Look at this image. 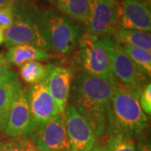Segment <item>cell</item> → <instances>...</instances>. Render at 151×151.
<instances>
[{
	"mask_svg": "<svg viewBox=\"0 0 151 151\" xmlns=\"http://www.w3.org/2000/svg\"><path fill=\"white\" fill-rule=\"evenodd\" d=\"M75 77V69L50 64L47 76L44 80L49 92L56 103L60 113H64L68 104L70 87Z\"/></svg>",
	"mask_w": 151,
	"mask_h": 151,
	"instance_id": "7c38bea8",
	"label": "cell"
},
{
	"mask_svg": "<svg viewBox=\"0 0 151 151\" xmlns=\"http://www.w3.org/2000/svg\"><path fill=\"white\" fill-rule=\"evenodd\" d=\"M0 62H8V61L6 60L4 55L2 54V53H0Z\"/></svg>",
	"mask_w": 151,
	"mask_h": 151,
	"instance_id": "f1b7e54d",
	"label": "cell"
},
{
	"mask_svg": "<svg viewBox=\"0 0 151 151\" xmlns=\"http://www.w3.org/2000/svg\"><path fill=\"white\" fill-rule=\"evenodd\" d=\"M89 14L85 31L97 36L111 35L119 27L120 7L116 0H88Z\"/></svg>",
	"mask_w": 151,
	"mask_h": 151,
	"instance_id": "8992f818",
	"label": "cell"
},
{
	"mask_svg": "<svg viewBox=\"0 0 151 151\" xmlns=\"http://www.w3.org/2000/svg\"><path fill=\"white\" fill-rule=\"evenodd\" d=\"M145 1H146L147 3H149V4H150V2H151V0H145Z\"/></svg>",
	"mask_w": 151,
	"mask_h": 151,
	"instance_id": "d6a6232c",
	"label": "cell"
},
{
	"mask_svg": "<svg viewBox=\"0 0 151 151\" xmlns=\"http://www.w3.org/2000/svg\"><path fill=\"white\" fill-rule=\"evenodd\" d=\"M108 51L115 81L124 85L139 87H144L148 83V78L135 66L111 35L108 38Z\"/></svg>",
	"mask_w": 151,
	"mask_h": 151,
	"instance_id": "9c48e42d",
	"label": "cell"
},
{
	"mask_svg": "<svg viewBox=\"0 0 151 151\" xmlns=\"http://www.w3.org/2000/svg\"><path fill=\"white\" fill-rule=\"evenodd\" d=\"M107 140H105L104 143L103 142V143H100L99 141H97V144L95 145V146L90 151H108V146Z\"/></svg>",
	"mask_w": 151,
	"mask_h": 151,
	"instance_id": "484cf974",
	"label": "cell"
},
{
	"mask_svg": "<svg viewBox=\"0 0 151 151\" xmlns=\"http://www.w3.org/2000/svg\"><path fill=\"white\" fill-rule=\"evenodd\" d=\"M29 139H19L4 141V151H29Z\"/></svg>",
	"mask_w": 151,
	"mask_h": 151,
	"instance_id": "603a6c76",
	"label": "cell"
},
{
	"mask_svg": "<svg viewBox=\"0 0 151 151\" xmlns=\"http://www.w3.org/2000/svg\"><path fill=\"white\" fill-rule=\"evenodd\" d=\"M4 56L9 64L20 66L29 61L47 60L54 55L47 50L35 45H20L9 48Z\"/></svg>",
	"mask_w": 151,
	"mask_h": 151,
	"instance_id": "9a60e30c",
	"label": "cell"
},
{
	"mask_svg": "<svg viewBox=\"0 0 151 151\" xmlns=\"http://www.w3.org/2000/svg\"><path fill=\"white\" fill-rule=\"evenodd\" d=\"M64 113L70 151L91 150L97 144V138L88 119L70 103Z\"/></svg>",
	"mask_w": 151,
	"mask_h": 151,
	"instance_id": "ba28073f",
	"label": "cell"
},
{
	"mask_svg": "<svg viewBox=\"0 0 151 151\" xmlns=\"http://www.w3.org/2000/svg\"><path fill=\"white\" fill-rule=\"evenodd\" d=\"M4 43L8 48L31 45L46 50L41 9L29 3H14V20L4 31Z\"/></svg>",
	"mask_w": 151,
	"mask_h": 151,
	"instance_id": "277c9868",
	"label": "cell"
},
{
	"mask_svg": "<svg viewBox=\"0 0 151 151\" xmlns=\"http://www.w3.org/2000/svg\"><path fill=\"white\" fill-rule=\"evenodd\" d=\"M29 151H41L38 150L35 146L33 145V143L29 140Z\"/></svg>",
	"mask_w": 151,
	"mask_h": 151,
	"instance_id": "4316f807",
	"label": "cell"
},
{
	"mask_svg": "<svg viewBox=\"0 0 151 151\" xmlns=\"http://www.w3.org/2000/svg\"><path fill=\"white\" fill-rule=\"evenodd\" d=\"M10 0H0V7L4 6V4H6L8 2H9Z\"/></svg>",
	"mask_w": 151,
	"mask_h": 151,
	"instance_id": "f546056e",
	"label": "cell"
},
{
	"mask_svg": "<svg viewBox=\"0 0 151 151\" xmlns=\"http://www.w3.org/2000/svg\"><path fill=\"white\" fill-rule=\"evenodd\" d=\"M109 35L97 36L85 31L79 42L75 57L77 70L114 80L108 51Z\"/></svg>",
	"mask_w": 151,
	"mask_h": 151,
	"instance_id": "5b68a950",
	"label": "cell"
},
{
	"mask_svg": "<svg viewBox=\"0 0 151 151\" xmlns=\"http://www.w3.org/2000/svg\"><path fill=\"white\" fill-rule=\"evenodd\" d=\"M119 7V28L150 32V4L145 0H121Z\"/></svg>",
	"mask_w": 151,
	"mask_h": 151,
	"instance_id": "4fadbf2b",
	"label": "cell"
},
{
	"mask_svg": "<svg viewBox=\"0 0 151 151\" xmlns=\"http://www.w3.org/2000/svg\"><path fill=\"white\" fill-rule=\"evenodd\" d=\"M0 151H4V141H0Z\"/></svg>",
	"mask_w": 151,
	"mask_h": 151,
	"instance_id": "4dcf8cb0",
	"label": "cell"
},
{
	"mask_svg": "<svg viewBox=\"0 0 151 151\" xmlns=\"http://www.w3.org/2000/svg\"><path fill=\"white\" fill-rule=\"evenodd\" d=\"M136 151H151V143L148 129L135 137Z\"/></svg>",
	"mask_w": 151,
	"mask_h": 151,
	"instance_id": "cb8c5ba5",
	"label": "cell"
},
{
	"mask_svg": "<svg viewBox=\"0 0 151 151\" xmlns=\"http://www.w3.org/2000/svg\"><path fill=\"white\" fill-rule=\"evenodd\" d=\"M143 88L114 81L111 100L113 132L135 138L149 128L148 116L142 111L139 104Z\"/></svg>",
	"mask_w": 151,
	"mask_h": 151,
	"instance_id": "7a4b0ae2",
	"label": "cell"
},
{
	"mask_svg": "<svg viewBox=\"0 0 151 151\" xmlns=\"http://www.w3.org/2000/svg\"><path fill=\"white\" fill-rule=\"evenodd\" d=\"M4 43V31L0 29V45Z\"/></svg>",
	"mask_w": 151,
	"mask_h": 151,
	"instance_id": "83f0119b",
	"label": "cell"
},
{
	"mask_svg": "<svg viewBox=\"0 0 151 151\" xmlns=\"http://www.w3.org/2000/svg\"><path fill=\"white\" fill-rule=\"evenodd\" d=\"M114 81L78 70L70 87L68 103L88 119L97 141L108 139L113 132L111 100Z\"/></svg>",
	"mask_w": 151,
	"mask_h": 151,
	"instance_id": "6da1fadb",
	"label": "cell"
},
{
	"mask_svg": "<svg viewBox=\"0 0 151 151\" xmlns=\"http://www.w3.org/2000/svg\"><path fill=\"white\" fill-rule=\"evenodd\" d=\"M47 1H49V2L51 3V4H55V1H56V0H47Z\"/></svg>",
	"mask_w": 151,
	"mask_h": 151,
	"instance_id": "1f68e13d",
	"label": "cell"
},
{
	"mask_svg": "<svg viewBox=\"0 0 151 151\" xmlns=\"http://www.w3.org/2000/svg\"><path fill=\"white\" fill-rule=\"evenodd\" d=\"M4 134L10 139H29L31 134V117L26 86H21L13 102Z\"/></svg>",
	"mask_w": 151,
	"mask_h": 151,
	"instance_id": "30bf717a",
	"label": "cell"
},
{
	"mask_svg": "<svg viewBox=\"0 0 151 151\" xmlns=\"http://www.w3.org/2000/svg\"><path fill=\"white\" fill-rule=\"evenodd\" d=\"M41 151H70L65 113H60L29 139Z\"/></svg>",
	"mask_w": 151,
	"mask_h": 151,
	"instance_id": "8fae6325",
	"label": "cell"
},
{
	"mask_svg": "<svg viewBox=\"0 0 151 151\" xmlns=\"http://www.w3.org/2000/svg\"><path fill=\"white\" fill-rule=\"evenodd\" d=\"M13 71L8 62H0V82L7 78Z\"/></svg>",
	"mask_w": 151,
	"mask_h": 151,
	"instance_id": "d4e9b609",
	"label": "cell"
},
{
	"mask_svg": "<svg viewBox=\"0 0 151 151\" xmlns=\"http://www.w3.org/2000/svg\"><path fill=\"white\" fill-rule=\"evenodd\" d=\"M58 11L76 21L84 23L89 14L88 0H56Z\"/></svg>",
	"mask_w": 151,
	"mask_h": 151,
	"instance_id": "e0dca14e",
	"label": "cell"
},
{
	"mask_svg": "<svg viewBox=\"0 0 151 151\" xmlns=\"http://www.w3.org/2000/svg\"><path fill=\"white\" fill-rule=\"evenodd\" d=\"M22 86L15 71L0 82V133L4 134L11 106Z\"/></svg>",
	"mask_w": 151,
	"mask_h": 151,
	"instance_id": "5bb4252c",
	"label": "cell"
},
{
	"mask_svg": "<svg viewBox=\"0 0 151 151\" xmlns=\"http://www.w3.org/2000/svg\"><path fill=\"white\" fill-rule=\"evenodd\" d=\"M49 69L50 64L45 65L40 61H29L19 66V75L26 84L34 86L45 79Z\"/></svg>",
	"mask_w": 151,
	"mask_h": 151,
	"instance_id": "ac0fdd59",
	"label": "cell"
},
{
	"mask_svg": "<svg viewBox=\"0 0 151 151\" xmlns=\"http://www.w3.org/2000/svg\"><path fill=\"white\" fill-rule=\"evenodd\" d=\"M120 46L135 66L147 78H150L151 75V51L126 45H120Z\"/></svg>",
	"mask_w": 151,
	"mask_h": 151,
	"instance_id": "d6986e66",
	"label": "cell"
},
{
	"mask_svg": "<svg viewBox=\"0 0 151 151\" xmlns=\"http://www.w3.org/2000/svg\"><path fill=\"white\" fill-rule=\"evenodd\" d=\"M14 20V2L9 1L0 7V29L6 31L11 27Z\"/></svg>",
	"mask_w": 151,
	"mask_h": 151,
	"instance_id": "44dd1931",
	"label": "cell"
},
{
	"mask_svg": "<svg viewBox=\"0 0 151 151\" xmlns=\"http://www.w3.org/2000/svg\"><path fill=\"white\" fill-rule=\"evenodd\" d=\"M46 50L56 55L76 51L83 34L84 25L55 9L41 10Z\"/></svg>",
	"mask_w": 151,
	"mask_h": 151,
	"instance_id": "3957f363",
	"label": "cell"
},
{
	"mask_svg": "<svg viewBox=\"0 0 151 151\" xmlns=\"http://www.w3.org/2000/svg\"><path fill=\"white\" fill-rule=\"evenodd\" d=\"M28 97L31 117V134L28 139H30L60 112L45 81L28 87Z\"/></svg>",
	"mask_w": 151,
	"mask_h": 151,
	"instance_id": "52a82bcc",
	"label": "cell"
},
{
	"mask_svg": "<svg viewBox=\"0 0 151 151\" xmlns=\"http://www.w3.org/2000/svg\"><path fill=\"white\" fill-rule=\"evenodd\" d=\"M141 109L146 115L151 114V83L148 82L142 89L139 96Z\"/></svg>",
	"mask_w": 151,
	"mask_h": 151,
	"instance_id": "7402d4cb",
	"label": "cell"
},
{
	"mask_svg": "<svg viewBox=\"0 0 151 151\" xmlns=\"http://www.w3.org/2000/svg\"><path fill=\"white\" fill-rule=\"evenodd\" d=\"M107 143L108 151H136L135 138L117 131L109 136Z\"/></svg>",
	"mask_w": 151,
	"mask_h": 151,
	"instance_id": "ffe728a7",
	"label": "cell"
},
{
	"mask_svg": "<svg viewBox=\"0 0 151 151\" xmlns=\"http://www.w3.org/2000/svg\"><path fill=\"white\" fill-rule=\"evenodd\" d=\"M110 35L119 45H126L151 51L150 32L118 27Z\"/></svg>",
	"mask_w": 151,
	"mask_h": 151,
	"instance_id": "2e32d148",
	"label": "cell"
}]
</instances>
